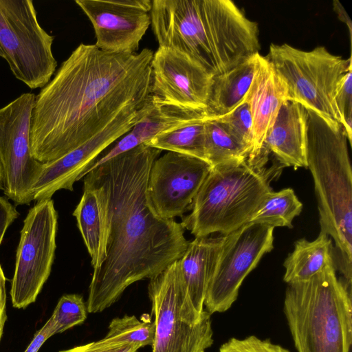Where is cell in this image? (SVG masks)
I'll return each instance as SVG.
<instances>
[{
  "label": "cell",
  "mask_w": 352,
  "mask_h": 352,
  "mask_svg": "<svg viewBox=\"0 0 352 352\" xmlns=\"http://www.w3.org/2000/svg\"><path fill=\"white\" fill-rule=\"evenodd\" d=\"M214 120L248 151L249 155L251 154L254 147L252 118L245 97L230 113Z\"/></svg>",
  "instance_id": "cell-28"
},
{
  "label": "cell",
  "mask_w": 352,
  "mask_h": 352,
  "mask_svg": "<svg viewBox=\"0 0 352 352\" xmlns=\"http://www.w3.org/2000/svg\"><path fill=\"white\" fill-rule=\"evenodd\" d=\"M87 312L86 303L82 296L76 294L63 295L50 317L56 334L83 323L87 318Z\"/></svg>",
  "instance_id": "cell-29"
},
{
  "label": "cell",
  "mask_w": 352,
  "mask_h": 352,
  "mask_svg": "<svg viewBox=\"0 0 352 352\" xmlns=\"http://www.w3.org/2000/svg\"><path fill=\"white\" fill-rule=\"evenodd\" d=\"M153 52L113 54L80 44L36 96L30 148L41 163L61 157L151 94Z\"/></svg>",
  "instance_id": "cell-2"
},
{
  "label": "cell",
  "mask_w": 352,
  "mask_h": 352,
  "mask_svg": "<svg viewBox=\"0 0 352 352\" xmlns=\"http://www.w3.org/2000/svg\"><path fill=\"white\" fill-rule=\"evenodd\" d=\"M302 204L294 190L283 188L278 192L272 191L254 214L250 222L266 224L273 228H292V221L299 215Z\"/></svg>",
  "instance_id": "cell-25"
},
{
  "label": "cell",
  "mask_w": 352,
  "mask_h": 352,
  "mask_svg": "<svg viewBox=\"0 0 352 352\" xmlns=\"http://www.w3.org/2000/svg\"><path fill=\"white\" fill-rule=\"evenodd\" d=\"M209 119L206 110L187 109L150 94L142 105V114L139 120L111 150L101 158L95 160L82 177L96 166L121 153L146 144L162 132L188 123Z\"/></svg>",
  "instance_id": "cell-17"
},
{
  "label": "cell",
  "mask_w": 352,
  "mask_h": 352,
  "mask_svg": "<svg viewBox=\"0 0 352 352\" xmlns=\"http://www.w3.org/2000/svg\"><path fill=\"white\" fill-rule=\"evenodd\" d=\"M161 152L143 144L82 178L98 197L106 225L105 256L93 272L86 302L89 313L109 307L126 287L153 278L180 259L188 247L182 223L160 218L148 202L151 168Z\"/></svg>",
  "instance_id": "cell-1"
},
{
  "label": "cell",
  "mask_w": 352,
  "mask_h": 352,
  "mask_svg": "<svg viewBox=\"0 0 352 352\" xmlns=\"http://www.w3.org/2000/svg\"><path fill=\"white\" fill-rule=\"evenodd\" d=\"M6 278L0 265V341L3 335V328L7 320L6 314Z\"/></svg>",
  "instance_id": "cell-35"
},
{
  "label": "cell",
  "mask_w": 352,
  "mask_h": 352,
  "mask_svg": "<svg viewBox=\"0 0 352 352\" xmlns=\"http://www.w3.org/2000/svg\"><path fill=\"white\" fill-rule=\"evenodd\" d=\"M274 229L248 222L224 236L204 300L210 315L226 311L236 301L244 279L273 249Z\"/></svg>",
  "instance_id": "cell-12"
},
{
  "label": "cell",
  "mask_w": 352,
  "mask_h": 352,
  "mask_svg": "<svg viewBox=\"0 0 352 352\" xmlns=\"http://www.w3.org/2000/svg\"><path fill=\"white\" fill-rule=\"evenodd\" d=\"M224 236L195 237L179 259L182 276L189 300L202 316L208 287L221 250Z\"/></svg>",
  "instance_id": "cell-20"
},
{
  "label": "cell",
  "mask_w": 352,
  "mask_h": 352,
  "mask_svg": "<svg viewBox=\"0 0 352 352\" xmlns=\"http://www.w3.org/2000/svg\"><path fill=\"white\" fill-rule=\"evenodd\" d=\"M54 334L56 332L54 324L50 318L43 327L35 333L32 340L24 352H38L45 341Z\"/></svg>",
  "instance_id": "cell-34"
},
{
  "label": "cell",
  "mask_w": 352,
  "mask_h": 352,
  "mask_svg": "<svg viewBox=\"0 0 352 352\" xmlns=\"http://www.w3.org/2000/svg\"><path fill=\"white\" fill-rule=\"evenodd\" d=\"M0 190H1V170L0 168Z\"/></svg>",
  "instance_id": "cell-37"
},
{
  "label": "cell",
  "mask_w": 352,
  "mask_h": 352,
  "mask_svg": "<svg viewBox=\"0 0 352 352\" xmlns=\"http://www.w3.org/2000/svg\"><path fill=\"white\" fill-rule=\"evenodd\" d=\"M151 25L159 47L186 54L213 77L261 49L257 23L230 0H154Z\"/></svg>",
  "instance_id": "cell-3"
},
{
  "label": "cell",
  "mask_w": 352,
  "mask_h": 352,
  "mask_svg": "<svg viewBox=\"0 0 352 352\" xmlns=\"http://www.w3.org/2000/svg\"><path fill=\"white\" fill-rule=\"evenodd\" d=\"M212 166L206 161L171 151L153 162L146 195L160 218L174 219L190 210V205Z\"/></svg>",
  "instance_id": "cell-13"
},
{
  "label": "cell",
  "mask_w": 352,
  "mask_h": 352,
  "mask_svg": "<svg viewBox=\"0 0 352 352\" xmlns=\"http://www.w3.org/2000/svg\"><path fill=\"white\" fill-rule=\"evenodd\" d=\"M335 102L340 116V124L345 130L349 143H352V69L339 82Z\"/></svg>",
  "instance_id": "cell-30"
},
{
  "label": "cell",
  "mask_w": 352,
  "mask_h": 352,
  "mask_svg": "<svg viewBox=\"0 0 352 352\" xmlns=\"http://www.w3.org/2000/svg\"><path fill=\"white\" fill-rule=\"evenodd\" d=\"M283 310L298 352H350L352 290L337 277L334 261L287 284Z\"/></svg>",
  "instance_id": "cell-6"
},
{
  "label": "cell",
  "mask_w": 352,
  "mask_h": 352,
  "mask_svg": "<svg viewBox=\"0 0 352 352\" xmlns=\"http://www.w3.org/2000/svg\"><path fill=\"white\" fill-rule=\"evenodd\" d=\"M151 94L177 106L206 110L213 76L175 50L159 47L151 63Z\"/></svg>",
  "instance_id": "cell-16"
},
{
  "label": "cell",
  "mask_w": 352,
  "mask_h": 352,
  "mask_svg": "<svg viewBox=\"0 0 352 352\" xmlns=\"http://www.w3.org/2000/svg\"><path fill=\"white\" fill-rule=\"evenodd\" d=\"M307 110L305 157L314 182L320 232L333 239L336 270L352 289V171L348 138L333 125Z\"/></svg>",
  "instance_id": "cell-4"
},
{
  "label": "cell",
  "mask_w": 352,
  "mask_h": 352,
  "mask_svg": "<svg viewBox=\"0 0 352 352\" xmlns=\"http://www.w3.org/2000/svg\"><path fill=\"white\" fill-rule=\"evenodd\" d=\"M219 352H290L283 346L272 343L270 340H261L256 336L243 339L232 338L223 343Z\"/></svg>",
  "instance_id": "cell-31"
},
{
  "label": "cell",
  "mask_w": 352,
  "mask_h": 352,
  "mask_svg": "<svg viewBox=\"0 0 352 352\" xmlns=\"http://www.w3.org/2000/svg\"><path fill=\"white\" fill-rule=\"evenodd\" d=\"M307 117L304 107L294 100H286L265 138L263 147L283 168H307Z\"/></svg>",
  "instance_id": "cell-19"
},
{
  "label": "cell",
  "mask_w": 352,
  "mask_h": 352,
  "mask_svg": "<svg viewBox=\"0 0 352 352\" xmlns=\"http://www.w3.org/2000/svg\"><path fill=\"white\" fill-rule=\"evenodd\" d=\"M205 159L212 166L245 160L248 151L219 124L211 119L205 122Z\"/></svg>",
  "instance_id": "cell-26"
},
{
  "label": "cell",
  "mask_w": 352,
  "mask_h": 352,
  "mask_svg": "<svg viewBox=\"0 0 352 352\" xmlns=\"http://www.w3.org/2000/svg\"><path fill=\"white\" fill-rule=\"evenodd\" d=\"M54 36L40 25L31 0H0V56L30 89L43 88L56 71Z\"/></svg>",
  "instance_id": "cell-9"
},
{
  "label": "cell",
  "mask_w": 352,
  "mask_h": 352,
  "mask_svg": "<svg viewBox=\"0 0 352 352\" xmlns=\"http://www.w3.org/2000/svg\"><path fill=\"white\" fill-rule=\"evenodd\" d=\"M206 121L188 123L162 132L145 144L161 151L178 153L206 161Z\"/></svg>",
  "instance_id": "cell-24"
},
{
  "label": "cell",
  "mask_w": 352,
  "mask_h": 352,
  "mask_svg": "<svg viewBox=\"0 0 352 352\" xmlns=\"http://www.w3.org/2000/svg\"><path fill=\"white\" fill-rule=\"evenodd\" d=\"M259 53L222 74L213 77L206 113L216 119L232 111L245 97L259 65Z\"/></svg>",
  "instance_id": "cell-21"
},
{
  "label": "cell",
  "mask_w": 352,
  "mask_h": 352,
  "mask_svg": "<svg viewBox=\"0 0 352 352\" xmlns=\"http://www.w3.org/2000/svg\"><path fill=\"white\" fill-rule=\"evenodd\" d=\"M265 57L285 84L287 100L341 124L335 95L341 78L352 69L351 57L332 54L324 46L303 51L287 43L271 44Z\"/></svg>",
  "instance_id": "cell-7"
},
{
  "label": "cell",
  "mask_w": 352,
  "mask_h": 352,
  "mask_svg": "<svg viewBox=\"0 0 352 352\" xmlns=\"http://www.w3.org/2000/svg\"><path fill=\"white\" fill-rule=\"evenodd\" d=\"M155 332L154 322H151L149 318H144L142 321L135 316L125 315L111 320L104 338L115 342L129 343L141 348L153 345Z\"/></svg>",
  "instance_id": "cell-27"
},
{
  "label": "cell",
  "mask_w": 352,
  "mask_h": 352,
  "mask_svg": "<svg viewBox=\"0 0 352 352\" xmlns=\"http://www.w3.org/2000/svg\"><path fill=\"white\" fill-rule=\"evenodd\" d=\"M148 291L155 327L152 352H206L212 346L210 314L194 309L179 259L151 278Z\"/></svg>",
  "instance_id": "cell-8"
},
{
  "label": "cell",
  "mask_w": 352,
  "mask_h": 352,
  "mask_svg": "<svg viewBox=\"0 0 352 352\" xmlns=\"http://www.w3.org/2000/svg\"><path fill=\"white\" fill-rule=\"evenodd\" d=\"M269 155L263 149L254 158L212 166L182 218L184 229L195 237L226 236L250 222L281 173L278 164L267 165Z\"/></svg>",
  "instance_id": "cell-5"
},
{
  "label": "cell",
  "mask_w": 352,
  "mask_h": 352,
  "mask_svg": "<svg viewBox=\"0 0 352 352\" xmlns=\"http://www.w3.org/2000/svg\"><path fill=\"white\" fill-rule=\"evenodd\" d=\"M82 197L73 212L78 228L96 270L105 256L106 225L103 208L96 192L85 185Z\"/></svg>",
  "instance_id": "cell-23"
},
{
  "label": "cell",
  "mask_w": 352,
  "mask_h": 352,
  "mask_svg": "<svg viewBox=\"0 0 352 352\" xmlns=\"http://www.w3.org/2000/svg\"><path fill=\"white\" fill-rule=\"evenodd\" d=\"M35 98L34 94L25 93L0 109L1 190L15 205L33 201L32 188L42 164L30 148Z\"/></svg>",
  "instance_id": "cell-11"
},
{
  "label": "cell",
  "mask_w": 352,
  "mask_h": 352,
  "mask_svg": "<svg viewBox=\"0 0 352 352\" xmlns=\"http://www.w3.org/2000/svg\"><path fill=\"white\" fill-rule=\"evenodd\" d=\"M245 98L251 111L254 134L253 150L248 157L252 159L263 150L265 138L278 111L287 100L285 84L265 56H261L258 67Z\"/></svg>",
  "instance_id": "cell-18"
},
{
  "label": "cell",
  "mask_w": 352,
  "mask_h": 352,
  "mask_svg": "<svg viewBox=\"0 0 352 352\" xmlns=\"http://www.w3.org/2000/svg\"><path fill=\"white\" fill-rule=\"evenodd\" d=\"M145 100L123 109L104 130L83 144L58 159L42 163L32 188L33 201L51 199L61 189L72 191L74 184L82 179L97 156L128 133L139 120Z\"/></svg>",
  "instance_id": "cell-14"
},
{
  "label": "cell",
  "mask_w": 352,
  "mask_h": 352,
  "mask_svg": "<svg viewBox=\"0 0 352 352\" xmlns=\"http://www.w3.org/2000/svg\"><path fill=\"white\" fill-rule=\"evenodd\" d=\"M16 208L3 197H0V245L8 227L19 217Z\"/></svg>",
  "instance_id": "cell-33"
},
{
  "label": "cell",
  "mask_w": 352,
  "mask_h": 352,
  "mask_svg": "<svg viewBox=\"0 0 352 352\" xmlns=\"http://www.w3.org/2000/svg\"><path fill=\"white\" fill-rule=\"evenodd\" d=\"M333 8L334 12L336 13L338 18L342 22L346 24L349 30L350 42L351 43L352 38V22L347 12L342 6L341 3L338 0H334L333 1Z\"/></svg>",
  "instance_id": "cell-36"
},
{
  "label": "cell",
  "mask_w": 352,
  "mask_h": 352,
  "mask_svg": "<svg viewBox=\"0 0 352 352\" xmlns=\"http://www.w3.org/2000/svg\"><path fill=\"white\" fill-rule=\"evenodd\" d=\"M332 239L322 232L309 241L300 239L284 261L285 269L283 280L289 284L305 281L320 272L328 264L334 261Z\"/></svg>",
  "instance_id": "cell-22"
},
{
  "label": "cell",
  "mask_w": 352,
  "mask_h": 352,
  "mask_svg": "<svg viewBox=\"0 0 352 352\" xmlns=\"http://www.w3.org/2000/svg\"><path fill=\"white\" fill-rule=\"evenodd\" d=\"M58 214L52 199L31 208L21 230L10 294L14 307L34 302L50 276L54 260Z\"/></svg>",
  "instance_id": "cell-10"
},
{
  "label": "cell",
  "mask_w": 352,
  "mask_h": 352,
  "mask_svg": "<svg viewBox=\"0 0 352 352\" xmlns=\"http://www.w3.org/2000/svg\"><path fill=\"white\" fill-rule=\"evenodd\" d=\"M139 349L133 344L115 342L104 338L98 341L59 352H137Z\"/></svg>",
  "instance_id": "cell-32"
},
{
  "label": "cell",
  "mask_w": 352,
  "mask_h": 352,
  "mask_svg": "<svg viewBox=\"0 0 352 352\" xmlns=\"http://www.w3.org/2000/svg\"><path fill=\"white\" fill-rule=\"evenodd\" d=\"M91 23L95 45L113 54H133L151 25L150 0H76Z\"/></svg>",
  "instance_id": "cell-15"
}]
</instances>
